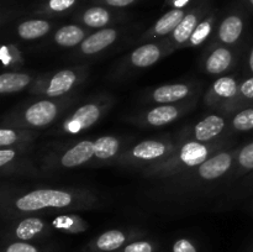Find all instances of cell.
Returning a JSON list of instances; mask_svg holds the SVG:
<instances>
[{
    "mask_svg": "<svg viewBox=\"0 0 253 252\" xmlns=\"http://www.w3.org/2000/svg\"><path fill=\"white\" fill-rule=\"evenodd\" d=\"M57 115V108L53 103L47 100L39 101L34 104L26 110L25 118L26 121L32 126H46Z\"/></svg>",
    "mask_w": 253,
    "mask_h": 252,
    "instance_id": "obj_2",
    "label": "cell"
},
{
    "mask_svg": "<svg viewBox=\"0 0 253 252\" xmlns=\"http://www.w3.org/2000/svg\"><path fill=\"white\" fill-rule=\"evenodd\" d=\"M44 224L39 217H29L20 222L15 229V236L19 241L29 242L43 231Z\"/></svg>",
    "mask_w": 253,
    "mask_h": 252,
    "instance_id": "obj_11",
    "label": "cell"
},
{
    "mask_svg": "<svg viewBox=\"0 0 253 252\" xmlns=\"http://www.w3.org/2000/svg\"><path fill=\"white\" fill-rule=\"evenodd\" d=\"M84 32L83 30L79 29L78 26H74V25H69V26H64L62 29H59L56 32V36L54 40L58 44L64 47H72L78 44L79 42L83 40Z\"/></svg>",
    "mask_w": 253,
    "mask_h": 252,
    "instance_id": "obj_20",
    "label": "cell"
},
{
    "mask_svg": "<svg viewBox=\"0 0 253 252\" xmlns=\"http://www.w3.org/2000/svg\"><path fill=\"white\" fill-rule=\"evenodd\" d=\"M109 12L103 7H91L84 14V22L90 27H103L109 22Z\"/></svg>",
    "mask_w": 253,
    "mask_h": 252,
    "instance_id": "obj_24",
    "label": "cell"
},
{
    "mask_svg": "<svg viewBox=\"0 0 253 252\" xmlns=\"http://www.w3.org/2000/svg\"><path fill=\"white\" fill-rule=\"evenodd\" d=\"M93 156H95V152H94V142H90V141H82V142L77 143L74 147H72L71 150H68L64 153L61 162L64 167L72 168L86 162Z\"/></svg>",
    "mask_w": 253,
    "mask_h": 252,
    "instance_id": "obj_4",
    "label": "cell"
},
{
    "mask_svg": "<svg viewBox=\"0 0 253 252\" xmlns=\"http://www.w3.org/2000/svg\"><path fill=\"white\" fill-rule=\"evenodd\" d=\"M69 193L53 189H39L17 199L16 207L22 211H35L43 208H63L71 204Z\"/></svg>",
    "mask_w": 253,
    "mask_h": 252,
    "instance_id": "obj_1",
    "label": "cell"
},
{
    "mask_svg": "<svg viewBox=\"0 0 253 252\" xmlns=\"http://www.w3.org/2000/svg\"><path fill=\"white\" fill-rule=\"evenodd\" d=\"M241 93L246 98H253V77L247 79L246 82H244V84L241 85Z\"/></svg>",
    "mask_w": 253,
    "mask_h": 252,
    "instance_id": "obj_34",
    "label": "cell"
},
{
    "mask_svg": "<svg viewBox=\"0 0 253 252\" xmlns=\"http://www.w3.org/2000/svg\"><path fill=\"white\" fill-rule=\"evenodd\" d=\"M250 67H251V71L253 72V48L251 51V54H250Z\"/></svg>",
    "mask_w": 253,
    "mask_h": 252,
    "instance_id": "obj_38",
    "label": "cell"
},
{
    "mask_svg": "<svg viewBox=\"0 0 253 252\" xmlns=\"http://www.w3.org/2000/svg\"><path fill=\"white\" fill-rule=\"evenodd\" d=\"M214 90L217 95L222 96V98H231L237 93V84L235 79L230 78V77H224L215 82Z\"/></svg>",
    "mask_w": 253,
    "mask_h": 252,
    "instance_id": "obj_25",
    "label": "cell"
},
{
    "mask_svg": "<svg viewBox=\"0 0 253 252\" xmlns=\"http://www.w3.org/2000/svg\"><path fill=\"white\" fill-rule=\"evenodd\" d=\"M231 166V156L229 153H219L205 161L199 167V174L204 179H215L226 172Z\"/></svg>",
    "mask_w": 253,
    "mask_h": 252,
    "instance_id": "obj_3",
    "label": "cell"
},
{
    "mask_svg": "<svg viewBox=\"0 0 253 252\" xmlns=\"http://www.w3.org/2000/svg\"><path fill=\"white\" fill-rule=\"evenodd\" d=\"M208 150L204 145L199 142L185 143L180 151V160L187 166H200L207 161Z\"/></svg>",
    "mask_w": 253,
    "mask_h": 252,
    "instance_id": "obj_10",
    "label": "cell"
},
{
    "mask_svg": "<svg viewBox=\"0 0 253 252\" xmlns=\"http://www.w3.org/2000/svg\"><path fill=\"white\" fill-rule=\"evenodd\" d=\"M244 24L239 16H230L222 21L220 26L219 36L225 43H234L241 36Z\"/></svg>",
    "mask_w": 253,
    "mask_h": 252,
    "instance_id": "obj_15",
    "label": "cell"
},
{
    "mask_svg": "<svg viewBox=\"0 0 253 252\" xmlns=\"http://www.w3.org/2000/svg\"><path fill=\"white\" fill-rule=\"evenodd\" d=\"M250 1H251V4L253 5V0H250Z\"/></svg>",
    "mask_w": 253,
    "mask_h": 252,
    "instance_id": "obj_39",
    "label": "cell"
},
{
    "mask_svg": "<svg viewBox=\"0 0 253 252\" xmlns=\"http://www.w3.org/2000/svg\"><path fill=\"white\" fill-rule=\"evenodd\" d=\"M76 0H49V7L54 11H63L74 4Z\"/></svg>",
    "mask_w": 253,
    "mask_h": 252,
    "instance_id": "obj_33",
    "label": "cell"
},
{
    "mask_svg": "<svg viewBox=\"0 0 253 252\" xmlns=\"http://www.w3.org/2000/svg\"><path fill=\"white\" fill-rule=\"evenodd\" d=\"M161 56V51L156 44H145L138 47L131 54V62L136 67H148L156 63Z\"/></svg>",
    "mask_w": 253,
    "mask_h": 252,
    "instance_id": "obj_13",
    "label": "cell"
},
{
    "mask_svg": "<svg viewBox=\"0 0 253 252\" xmlns=\"http://www.w3.org/2000/svg\"><path fill=\"white\" fill-rule=\"evenodd\" d=\"M231 63V53L226 48H217L207 61V69L212 74H219L226 71Z\"/></svg>",
    "mask_w": 253,
    "mask_h": 252,
    "instance_id": "obj_19",
    "label": "cell"
},
{
    "mask_svg": "<svg viewBox=\"0 0 253 252\" xmlns=\"http://www.w3.org/2000/svg\"><path fill=\"white\" fill-rule=\"evenodd\" d=\"M166 152V146L158 141H143L135 146L132 153L135 157L141 160H153L158 158Z\"/></svg>",
    "mask_w": 253,
    "mask_h": 252,
    "instance_id": "obj_17",
    "label": "cell"
},
{
    "mask_svg": "<svg viewBox=\"0 0 253 252\" xmlns=\"http://www.w3.org/2000/svg\"><path fill=\"white\" fill-rule=\"evenodd\" d=\"M49 24L43 20H30L22 22L17 29L20 37L25 40H34L43 36L48 32Z\"/></svg>",
    "mask_w": 253,
    "mask_h": 252,
    "instance_id": "obj_16",
    "label": "cell"
},
{
    "mask_svg": "<svg viewBox=\"0 0 253 252\" xmlns=\"http://www.w3.org/2000/svg\"><path fill=\"white\" fill-rule=\"evenodd\" d=\"M235 128L240 131H249L253 128V108L241 111L234 118Z\"/></svg>",
    "mask_w": 253,
    "mask_h": 252,
    "instance_id": "obj_26",
    "label": "cell"
},
{
    "mask_svg": "<svg viewBox=\"0 0 253 252\" xmlns=\"http://www.w3.org/2000/svg\"><path fill=\"white\" fill-rule=\"evenodd\" d=\"M126 240L127 237L120 230H109L95 240L94 246L98 252H114L120 249Z\"/></svg>",
    "mask_w": 253,
    "mask_h": 252,
    "instance_id": "obj_8",
    "label": "cell"
},
{
    "mask_svg": "<svg viewBox=\"0 0 253 252\" xmlns=\"http://www.w3.org/2000/svg\"><path fill=\"white\" fill-rule=\"evenodd\" d=\"M132 1L133 0H106L109 5H113V6H126Z\"/></svg>",
    "mask_w": 253,
    "mask_h": 252,
    "instance_id": "obj_36",
    "label": "cell"
},
{
    "mask_svg": "<svg viewBox=\"0 0 253 252\" xmlns=\"http://www.w3.org/2000/svg\"><path fill=\"white\" fill-rule=\"evenodd\" d=\"M4 252H40V250L36 246L31 245L30 242L17 241L12 242L5 249Z\"/></svg>",
    "mask_w": 253,
    "mask_h": 252,
    "instance_id": "obj_30",
    "label": "cell"
},
{
    "mask_svg": "<svg viewBox=\"0 0 253 252\" xmlns=\"http://www.w3.org/2000/svg\"><path fill=\"white\" fill-rule=\"evenodd\" d=\"M189 89L184 84H172V85H163L156 89L153 98L158 103H172L188 95Z\"/></svg>",
    "mask_w": 253,
    "mask_h": 252,
    "instance_id": "obj_12",
    "label": "cell"
},
{
    "mask_svg": "<svg viewBox=\"0 0 253 252\" xmlns=\"http://www.w3.org/2000/svg\"><path fill=\"white\" fill-rule=\"evenodd\" d=\"M155 247L150 241H135L126 245L121 252H153Z\"/></svg>",
    "mask_w": 253,
    "mask_h": 252,
    "instance_id": "obj_29",
    "label": "cell"
},
{
    "mask_svg": "<svg viewBox=\"0 0 253 252\" xmlns=\"http://www.w3.org/2000/svg\"><path fill=\"white\" fill-rule=\"evenodd\" d=\"M99 115H100V110L94 104L82 106L74 113L73 119L69 124V130L76 132V131L82 130V128L89 127L98 120Z\"/></svg>",
    "mask_w": 253,
    "mask_h": 252,
    "instance_id": "obj_6",
    "label": "cell"
},
{
    "mask_svg": "<svg viewBox=\"0 0 253 252\" xmlns=\"http://www.w3.org/2000/svg\"><path fill=\"white\" fill-rule=\"evenodd\" d=\"M77 76L74 72L68 71H61L57 74H54L53 78L51 79L48 88H47V95L48 96H59L62 94L67 93L69 89L73 86L74 82H76Z\"/></svg>",
    "mask_w": 253,
    "mask_h": 252,
    "instance_id": "obj_9",
    "label": "cell"
},
{
    "mask_svg": "<svg viewBox=\"0 0 253 252\" xmlns=\"http://www.w3.org/2000/svg\"><path fill=\"white\" fill-rule=\"evenodd\" d=\"M31 81V77L25 73H4L0 76V91L4 94L15 93L24 89Z\"/></svg>",
    "mask_w": 253,
    "mask_h": 252,
    "instance_id": "obj_14",
    "label": "cell"
},
{
    "mask_svg": "<svg viewBox=\"0 0 253 252\" xmlns=\"http://www.w3.org/2000/svg\"><path fill=\"white\" fill-rule=\"evenodd\" d=\"M172 252H198V249L188 239H179L173 245Z\"/></svg>",
    "mask_w": 253,
    "mask_h": 252,
    "instance_id": "obj_31",
    "label": "cell"
},
{
    "mask_svg": "<svg viewBox=\"0 0 253 252\" xmlns=\"http://www.w3.org/2000/svg\"><path fill=\"white\" fill-rule=\"evenodd\" d=\"M195 29H197V17H195V15H187L182 20V22L178 25L177 29L174 30V40L179 43L185 42L188 39L192 37Z\"/></svg>",
    "mask_w": 253,
    "mask_h": 252,
    "instance_id": "obj_23",
    "label": "cell"
},
{
    "mask_svg": "<svg viewBox=\"0 0 253 252\" xmlns=\"http://www.w3.org/2000/svg\"><path fill=\"white\" fill-rule=\"evenodd\" d=\"M239 162L246 169H253V142L242 148L239 155Z\"/></svg>",
    "mask_w": 253,
    "mask_h": 252,
    "instance_id": "obj_28",
    "label": "cell"
},
{
    "mask_svg": "<svg viewBox=\"0 0 253 252\" xmlns=\"http://www.w3.org/2000/svg\"><path fill=\"white\" fill-rule=\"evenodd\" d=\"M183 19H184V14H183L182 10H172V11L167 12L165 16L158 20L155 26L156 32L158 35H167L168 32L174 31Z\"/></svg>",
    "mask_w": 253,
    "mask_h": 252,
    "instance_id": "obj_21",
    "label": "cell"
},
{
    "mask_svg": "<svg viewBox=\"0 0 253 252\" xmlns=\"http://www.w3.org/2000/svg\"><path fill=\"white\" fill-rule=\"evenodd\" d=\"M119 150V140L113 136H104L94 142V152L98 158H110Z\"/></svg>",
    "mask_w": 253,
    "mask_h": 252,
    "instance_id": "obj_22",
    "label": "cell"
},
{
    "mask_svg": "<svg viewBox=\"0 0 253 252\" xmlns=\"http://www.w3.org/2000/svg\"><path fill=\"white\" fill-rule=\"evenodd\" d=\"M188 0H175V6H183V5L185 4V2H187Z\"/></svg>",
    "mask_w": 253,
    "mask_h": 252,
    "instance_id": "obj_37",
    "label": "cell"
},
{
    "mask_svg": "<svg viewBox=\"0 0 253 252\" xmlns=\"http://www.w3.org/2000/svg\"><path fill=\"white\" fill-rule=\"evenodd\" d=\"M116 40V31L113 29L100 30L96 34L91 35L88 39L84 40L82 43V51L86 54H93L101 51L105 47L110 46Z\"/></svg>",
    "mask_w": 253,
    "mask_h": 252,
    "instance_id": "obj_5",
    "label": "cell"
},
{
    "mask_svg": "<svg viewBox=\"0 0 253 252\" xmlns=\"http://www.w3.org/2000/svg\"><path fill=\"white\" fill-rule=\"evenodd\" d=\"M210 31H211V25H210V22L208 21L202 22V24L194 30L192 37H190V42H192V44L202 43V42L207 39L208 35L210 34Z\"/></svg>",
    "mask_w": 253,
    "mask_h": 252,
    "instance_id": "obj_27",
    "label": "cell"
},
{
    "mask_svg": "<svg viewBox=\"0 0 253 252\" xmlns=\"http://www.w3.org/2000/svg\"><path fill=\"white\" fill-rule=\"evenodd\" d=\"M224 126V119L217 115H210L195 126V136L199 141H208L219 135Z\"/></svg>",
    "mask_w": 253,
    "mask_h": 252,
    "instance_id": "obj_7",
    "label": "cell"
},
{
    "mask_svg": "<svg viewBox=\"0 0 253 252\" xmlns=\"http://www.w3.org/2000/svg\"><path fill=\"white\" fill-rule=\"evenodd\" d=\"M15 152L12 150H1L0 151V166H5L14 158Z\"/></svg>",
    "mask_w": 253,
    "mask_h": 252,
    "instance_id": "obj_35",
    "label": "cell"
},
{
    "mask_svg": "<svg viewBox=\"0 0 253 252\" xmlns=\"http://www.w3.org/2000/svg\"><path fill=\"white\" fill-rule=\"evenodd\" d=\"M177 116L178 110L175 106L163 105L152 109V110L147 114V121L148 124H151V125L153 126H162L170 123V121H173Z\"/></svg>",
    "mask_w": 253,
    "mask_h": 252,
    "instance_id": "obj_18",
    "label": "cell"
},
{
    "mask_svg": "<svg viewBox=\"0 0 253 252\" xmlns=\"http://www.w3.org/2000/svg\"><path fill=\"white\" fill-rule=\"evenodd\" d=\"M16 133L12 130H7V128H1L0 130V145L1 146L11 145V143L16 141Z\"/></svg>",
    "mask_w": 253,
    "mask_h": 252,
    "instance_id": "obj_32",
    "label": "cell"
}]
</instances>
